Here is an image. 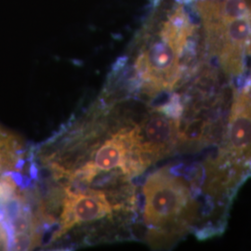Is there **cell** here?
<instances>
[{
	"mask_svg": "<svg viewBox=\"0 0 251 251\" xmlns=\"http://www.w3.org/2000/svg\"><path fill=\"white\" fill-rule=\"evenodd\" d=\"M196 33L188 11L182 6L173 9L160 31L137 55L131 88L151 97L174 90L196 57Z\"/></svg>",
	"mask_w": 251,
	"mask_h": 251,
	"instance_id": "obj_1",
	"label": "cell"
},
{
	"mask_svg": "<svg viewBox=\"0 0 251 251\" xmlns=\"http://www.w3.org/2000/svg\"><path fill=\"white\" fill-rule=\"evenodd\" d=\"M162 168L147 176L143 186V220L145 238L154 248L169 247L181 238L198 222L199 190L197 178Z\"/></svg>",
	"mask_w": 251,
	"mask_h": 251,
	"instance_id": "obj_2",
	"label": "cell"
},
{
	"mask_svg": "<svg viewBox=\"0 0 251 251\" xmlns=\"http://www.w3.org/2000/svg\"><path fill=\"white\" fill-rule=\"evenodd\" d=\"M196 9L205 32L206 53L235 79L251 60L250 0H198Z\"/></svg>",
	"mask_w": 251,
	"mask_h": 251,
	"instance_id": "obj_3",
	"label": "cell"
},
{
	"mask_svg": "<svg viewBox=\"0 0 251 251\" xmlns=\"http://www.w3.org/2000/svg\"><path fill=\"white\" fill-rule=\"evenodd\" d=\"M229 122L215 158L206 165L238 183L251 176V65L237 79Z\"/></svg>",
	"mask_w": 251,
	"mask_h": 251,
	"instance_id": "obj_4",
	"label": "cell"
},
{
	"mask_svg": "<svg viewBox=\"0 0 251 251\" xmlns=\"http://www.w3.org/2000/svg\"><path fill=\"white\" fill-rule=\"evenodd\" d=\"M60 191L59 218L50 241L55 242L75 227L98 225L122 213L113 205L106 195L94 191ZM124 214V213H122ZM125 215V214H124Z\"/></svg>",
	"mask_w": 251,
	"mask_h": 251,
	"instance_id": "obj_5",
	"label": "cell"
},
{
	"mask_svg": "<svg viewBox=\"0 0 251 251\" xmlns=\"http://www.w3.org/2000/svg\"><path fill=\"white\" fill-rule=\"evenodd\" d=\"M12 248L13 244L10 230L0 212V251H9L12 250Z\"/></svg>",
	"mask_w": 251,
	"mask_h": 251,
	"instance_id": "obj_6",
	"label": "cell"
},
{
	"mask_svg": "<svg viewBox=\"0 0 251 251\" xmlns=\"http://www.w3.org/2000/svg\"><path fill=\"white\" fill-rule=\"evenodd\" d=\"M21 142L22 140L20 137L10 133L9 131L0 126V151H2L5 148H8L9 146L19 144Z\"/></svg>",
	"mask_w": 251,
	"mask_h": 251,
	"instance_id": "obj_7",
	"label": "cell"
}]
</instances>
